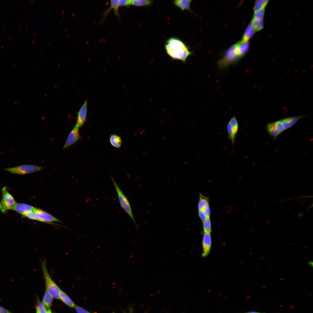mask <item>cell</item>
Instances as JSON below:
<instances>
[{
	"label": "cell",
	"mask_w": 313,
	"mask_h": 313,
	"mask_svg": "<svg viewBox=\"0 0 313 313\" xmlns=\"http://www.w3.org/2000/svg\"><path fill=\"white\" fill-rule=\"evenodd\" d=\"M278 130L280 134L285 130L283 124L281 120L275 122Z\"/></svg>",
	"instance_id": "obj_30"
},
{
	"label": "cell",
	"mask_w": 313,
	"mask_h": 313,
	"mask_svg": "<svg viewBox=\"0 0 313 313\" xmlns=\"http://www.w3.org/2000/svg\"><path fill=\"white\" fill-rule=\"evenodd\" d=\"M241 58L236 53L235 44L234 45L227 50L223 57L219 61L218 67L221 70L225 69L230 65L238 61Z\"/></svg>",
	"instance_id": "obj_3"
},
{
	"label": "cell",
	"mask_w": 313,
	"mask_h": 313,
	"mask_svg": "<svg viewBox=\"0 0 313 313\" xmlns=\"http://www.w3.org/2000/svg\"><path fill=\"white\" fill-rule=\"evenodd\" d=\"M146 313V312H145L144 313Z\"/></svg>",
	"instance_id": "obj_40"
},
{
	"label": "cell",
	"mask_w": 313,
	"mask_h": 313,
	"mask_svg": "<svg viewBox=\"0 0 313 313\" xmlns=\"http://www.w3.org/2000/svg\"><path fill=\"white\" fill-rule=\"evenodd\" d=\"M209 198L205 197L201 194L200 193L199 201L198 205V210H203L206 205L209 203Z\"/></svg>",
	"instance_id": "obj_24"
},
{
	"label": "cell",
	"mask_w": 313,
	"mask_h": 313,
	"mask_svg": "<svg viewBox=\"0 0 313 313\" xmlns=\"http://www.w3.org/2000/svg\"><path fill=\"white\" fill-rule=\"evenodd\" d=\"M79 127L76 125L68 136L63 148L65 149L71 146L78 140L80 138Z\"/></svg>",
	"instance_id": "obj_9"
},
{
	"label": "cell",
	"mask_w": 313,
	"mask_h": 313,
	"mask_svg": "<svg viewBox=\"0 0 313 313\" xmlns=\"http://www.w3.org/2000/svg\"><path fill=\"white\" fill-rule=\"evenodd\" d=\"M74 308L77 313H91L83 308L76 305H75Z\"/></svg>",
	"instance_id": "obj_32"
},
{
	"label": "cell",
	"mask_w": 313,
	"mask_h": 313,
	"mask_svg": "<svg viewBox=\"0 0 313 313\" xmlns=\"http://www.w3.org/2000/svg\"><path fill=\"white\" fill-rule=\"evenodd\" d=\"M47 313H52L51 310L50 309H48L47 311Z\"/></svg>",
	"instance_id": "obj_37"
},
{
	"label": "cell",
	"mask_w": 313,
	"mask_h": 313,
	"mask_svg": "<svg viewBox=\"0 0 313 313\" xmlns=\"http://www.w3.org/2000/svg\"><path fill=\"white\" fill-rule=\"evenodd\" d=\"M256 32L261 30L264 27L263 19L259 20L253 18L250 23Z\"/></svg>",
	"instance_id": "obj_22"
},
{
	"label": "cell",
	"mask_w": 313,
	"mask_h": 313,
	"mask_svg": "<svg viewBox=\"0 0 313 313\" xmlns=\"http://www.w3.org/2000/svg\"><path fill=\"white\" fill-rule=\"evenodd\" d=\"M239 128L238 121L235 116H234L230 120L227 126V137L230 140L232 147L236 141Z\"/></svg>",
	"instance_id": "obj_7"
},
{
	"label": "cell",
	"mask_w": 313,
	"mask_h": 313,
	"mask_svg": "<svg viewBox=\"0 0 313 313\" xmlns=\"http://www.w3.org/2000/svg\"><path fill=\"white\" fill-rule=\"evenodd\" d=\"M265 9L254 11L253 18L259 20L263 19L264 16Z\"/></svg>",
	"instance_id": "obj_28"
},
{
	"label": "cell",
	"mask_w": 313,
	"mask_h": 313,
	"mask_svg": "<svg viewBox=\"0 0 313 313\" xmlns=\"http://www.w3.org/2000/svg\"><path fill=\"white\" fill-rule=\"evenodd\" d=\"M131 0H119V6H128L131 5Z\"/></svg>",
	"instance_id": "obj_31"
},
{
	"label": "cell",
	"mask_w": 313,
	"mask_h": 313,
	"mask_svg": "<svg viewBox=\"0 0 313 313\" xmlns=\"http://www.w3.org/2000/svg\"><path fill=\"white\" fill-rule=\"evenodd\" d=\"M110 177L116 190L119 202L121 207L128 214L136 226L138 228L137 225L134 217L131 206L128 199L111 175H110Z\"/></svg>",
	"instance_id": "obj_4"
},
{
	"label": "cell",
	"mask_w": 313,
	"mask_h": 313,
	"mask_svg": "<svg viewBox=\"0 0 313 313\" xmlns=\"http://www.w3.org/2000/svg\"><path fill=\"white\" fill-rule=\"evenodd\" d=\"M256 31L251 23L247 26L243 36L242 40L248 42L254 34Z\"/></svg>",
	"instance_id": "obj_17"
},
{
	"label": "cell",
	"mask_w": 313,
	"mask_h": 313,
	"mask_svg": "<svg viewBox=\"0 0 313 313\" xmlns=\"http://www.w3.org/2000/svg\"><path fill=\"white\" fill-rule=\"evenodd\" d=\"M41 219L45 223L54 224L51 222H60V221L45 211L39 209L34 208L32 211Z\"/></svg>",
	"instance_id": "obj_8"
},
{
	"label": "cell",
	"mask_w": 313,
	"mask_h": 313,
	"mask_svg": "<svg viewBox=\"0 0 313 313\" xmlns=\"http://www.w3.org/2000/svg\"><path fill=\"white\" fill-rule=\"evenodd\" d=\"M36 313H39V312L38 311V310L37 308V307L36 308Z\"/></svg>",
	"instance_id": "obj_38"
},
{
	"label": "cell",
	"mask_w": 313,
	"mask_h": 313,
	"mask_svg": "<svg viewBox=\"0 0 313 313\" xmlns=\"http://www.w3.org/2000/svg\"><path fill=\"white\" fill-rule=\"evenodd\" d=\"M0 313H12L3 307L0 306Z\"/></svg>",
	"instance_id": "obj_35"
},
{
	"label": "cell",
	"mask_w": 313,
	"mask_h": 313,
	"mask_svg": "<svg viewBox=\"0 0 313 313\" xmlns=\"http://www.w3.org/2000/svg\"><path fill=\"white\" fill-rule=\"evenodd\" d=\"M59 296L60 299L65 304L70 307H74L75 305L69 296L61 290L59 292Z\"/></svg>",
	"instance_id": "obj_18"
},
{
	"label": "cell",
	"mask_w": 313,
	"mask_h": 313,
	"mask_svg": "<svg viewBox=\"0 0 313 313\" xmlns=\"http://www.w3.org/2000/svg\"><path fill=\"white\" fill-rule=\"evenodd\" d=\"M308 264L310 266L312 267L313 266V262L312 261H309L308 262Z\"/></svg>",
	"instance_id": "obj_36"
},
{
	"label": "cell",
	"mask_w": 313,
	"mask_h": 313,
	"mask_svg": "<svg viewBox=\"0 0 313 313\" xmlns=\"http://www.w3.org/2000/svg\"><path fill=\"white\" fill-rule=\"evenodd\" d=\"M87 112V101L86 99L77 113L76 125L79 128L82 126L85 122Z\"/></svg>",
	"instance_id": "obj_10"
},
{
	"label": "cell",
	"mask_w": 313,
	"mask_h": 313,
	"mask_svg": "<svg viewBox=\"0 0 313 313\" xmlns=\"http://www.w3.org/2000/svg\"><path fill=\"white\" fill-rule=\"evenodd\" d=\"M12 195L8 191L5 186L2 189L1 199L0 201V210L6 213L9 210H12L16 204Z\"/></svg>",
	"instance_id": "obj_5"
},
{
	"label": "cell",
	"mask_w": 313,
	"mask_h": 313,
	"mask_svg": "<svg viewBox=\"0 0 313 313\" xmlns=\"http://www.w3.org/2000/svg\"><path fill=\"white\" fill-rule=\"evenodd\" d=\"M23 216L25 217L31 219L37 220L45 223L44 221L39 217L32 211L27 212Z\"/></svg>",
	"instance_id": "obj_27"
},
{
	"label": "cell",
	"mask_w": 313,
	"mask_h": 313,
	"mask_svg": "<svg viewBox=\"0 0 313 313\" xmlns=\"http://www.w3.org/2000/svg\"><path fill=\"white\" fill-rule=\"evenodd\" d=\"M110 141L112 145L117 148H120L122 143L121 138L116 134H112L111 135L110 138Z\"/></svg>",
	"instance_id": "obj_20"
},
{
	"label": "cell",
	"mask_w": 313,
	"mask_h": 313,
	"mask_svg": "<svg viewBox=\"0 0 313 313\" xmlns=\"http://www.w3.org/2000/svg\"><path fill=\"white\" fill-rule=\"evenodd\" d=\"M37 304V306L36 307L37 308L39 313H47L46 309L39 299H38Z\"/></svg>",
	"instance_id": "obj_29"
},
{
	"label": "cell",
	"mask_w": 313,
	"mask_h": 313,
	"mask_svg": "<svg viewBox=\"0 0 313 313\" xmlns=\"http://www.w3.org/2000/svg\"><path fill=\"white\" fill-rule=\"evenodd\" d=\"M235 50L237 54L242 58L247 53L250 48L249 42L242 40L235 44Z\"/></svg>",
	"instance_id": "obj_12"
},
{
	"label": "cell",
	"mask_w": 313,
	"mask_h": 313,
	"mask_svg": "<svg viewBox=\"0 0 313 313\" xmlns=\"http://www.w3.org/2000/svg\"><path fill=\"white\" fill-rule=\"evenodd\" d=\"M110 7L103 12V17L100 22V23H102L104 21L112 9H114L115 15L116 16H119L118 11V8L119 7V0H111L110 1Z\"/></svg>",
	"instance_id": "obj_13"
},
{
	"label": "cell",
	"mask_w": 313,
	"mask_h": 313,
	"mask_svg": "<svg viewBox=\"0 0 313 313\" xmlns=\"http://www.w3.org/2000/svg\"><path fill=\"white\" fill-rule=\"evenodd\" d=\"M44 168L36 165H24L4 170L12 174L23 175L40 171Z\"/></svg>",
	"instance_id": "obj_6"
},
{
	"label": "cell",
	"mask_w": 313,
	"mask_h": 313,
	"mask_svg": "<svg viewBox=\"0 0 313 313\" xmlns=\"http://www.w3.org/2000/svg\"><path fill=\"white\" fill-rule=\"evenodd\" d=\"M269 1L268 0H258L255 3L253 9L254 11L265 9Z\"/></svg>",
	"instance_id": "obj_25"
},
{
	"label": "cell",
	"mask_w": 313,
	"mask_h": 313,
	"mask_svg": "<svg viewBox=\"0 0 313 313\" xmlns=\"http://www.w3.org/2000/svg\"><path fill=\"white\" fill-rule=\"evenodd\" d=\"M153 1L148 0H131V4L137 6H151Z\"/></svg>",
	"instance_id": "obj_23"
},
{
	"label": "cell",
	"mask_w": 313,
	"mask_h": 313,
	"mask_svg": "<svg viewBox=\"0 0 313 313\" xmlns=\"http://www.w3.org/2000/svg\"><path fill=\"white\" fill-rule=\"evenodd\" d=\"M211 242L210 233H204L202 241L203 257H205L209 254L211 246Z\"/></svg>",
	"instance_id": "obj_11"
},
{
	"label": "cell",
	"mask_w": 313,
	"mask_h": 313,
	"mask_svg": "<svg viewBox=\"0 0 313 313\" xmlns=\"http://www.w3.org/2000/svg\"><path fill=\"white\" fill-rule=\"evenodd\" d=\"M41 265L45 281L46 290L53 298L60 299L59 294L61 290L52 280L49 274L45 259L41 260Z\"/></svg>",
	"instance_id": "obj_2"
},
{
	"label": "cell",
	"mask_w": 313,
	"mask_h": 313,
	"mask_svg": "<svg viewBox=\"0 0 313 313\" xmlns=\"http://www.w3.org/2000/svg\"><path fill=\"white\" fill-rule=\"evenodd\" d=\"M34 208L28 204L17 203L12 210L23 215L27 212L32 211Z\"/></svg>",
	"instance_id": "obj_15"
},
{
	"label": "cell",
	"mask_w": 313,
	"mask_h": 313,
	"mask_svg": "<svg viewBox=\"0 0 313 313\" xmlns=\"http://www.w3.org/2000/svg\"><path fill=\"white\" fill-rule=\"evenodd\" d=\"M305 115L287 117L281 120L285 130L288 129L294 125L298 121Z\"/></svg>",
	"instance_id": "obj_14"
},
{
	"label": "cell",
	"mask_w": 313,
	"mask_h": 313,
	"mask_svg": "<svg viewBox=\"0 0 313 313\" xmlns=\"http://www.w3.org/2000/svg\"><path fill=\"white\" fill-rule=\"evenodd\" d=\"M53 297L46 290L43 299V304L46 309H50L53 301Z\"/></svg>",
	"instance_id": "obj_19"
},
{
	"label": "cell",
	"mask_w": 313,
	"mask_h": 313,
	"mask_svg": "<svg viewBox=\"0 0 313 313\" xmlns=\"http://www.w3.org/2000/svg\"><path fill=\"white\" fill-rule=\"evenodd\" d=\"M191 0H176L173 1V3L176 7L182 10L190 11V3Z\"/></svg>",
	"instance_id": "obj_16"
},
{
	"label": "cell",
	"mask_w": 313,
	"mask_h": 313,
	"mask_svg": "<svg viewBox=\"0 0 313 313\" xmlns=\"http://www.w3.org/2000/svg\"><path fill=\"white\" fill-rule=\"evenodd\" d=\"M203 228L204 233H210L211 232V225L210 217H207L203 222Z\"/></svg>",
	"instance_id": "obj_26"
},
{
	"label": "cell",
	"mask_w": 313,
	"mask_h": 313,
	"mask_svg": "<svg viewBox=\"0 0 313 313\" xmlns=\"http://www.w3.org/2000/svg\"><path fill=\"white\" fill-rule=\"evenodd\" d=\"M164 46L167 53L173 59L180 60L184 63L191 54L185 44L176 37L169 38L166 41Z\"/></svg>",
	"instance_id": "obj_1"
},
{
	"label": "cell",
	"mask_w": 313,
	"mask_h": 313,
	"mask_svg": "<svg viewBox=\"0 0 313 313\" xmlns=\"http://www.w3.org/2000/svg\"><path fill=\"white\" fill-rule=\"evenodd\" d=\"M259 313V312H249V313Z\"/></svg>",
	"instance_id": "obj_39"
},
{
	"label": "cell",
	"mask_w": 313,
	"mask_h": 313,
	"mask_svg": "<svg viewBox=\"0 0 313 313\" xmlns=\"http://www.w3.org/2000/svg\"><path fill=\"white\" fill-rule=\"evenodd\" d=\"M206 214L207 217H210V208L209 203H207L203 210Z\"/></svg>",
	"instance_id": "obj_34"
},
{
	"label": "cell",
	"mask_w": 313,
	"mask_h": 313,
	"mask_svg": "<svg viewBox=\"0 0 313 313\" xmlns=\"http://www.w3.org/2000/svg\"><path fill=\"white\" fill-rule=\"evenodd\" d=\"M267 132L269 134L274 137H277L279 133L275 122L269 123L266 126Z\"/></svg>",
	"instance_id": "obj_21"
},
{
	"label": "cell",
	"mask_w": 313,
	"mask_h": 313,
	"mask_svg": "<svg viewBox=\"0 0 313 313\" xmlns=\"http://www.w3.org/2000/svg\"><path fill=\"white\" fill-rule=\"evenodd\" d=\"M198 214L199 218L202 222L207 218L206 214L203 210H199Z\"/></svg>",
	"instance_id": "obj_33"
}]
</instances>
